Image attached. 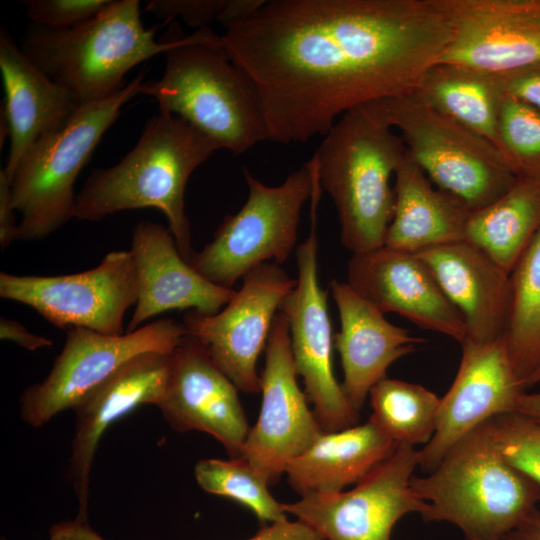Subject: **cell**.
Here are the masks:
<instances>
[{
  "instance_id": "cell-9",
  "label": "cell",
  "mask_w": 540,
  "mask_h": 540,
  "mask_svg": "<svg viewBox=\"0 0 540 540\" xmlns=\"http://www.w3.org/2000/svg\"><path fill=\"white\" fill-rule=\"evenodd\" d=\"M249 194L242 208L222 220L211 242L188 263L210 282L232 289L256 267L280 264L292 252L301 209L313 189L310 161L278 186H267L243 169Z\"/></svg>"
},
{
  "instance_id": "cell-27",
  "label": "cell",
  "mask_w": 540,
  "mask_h": 540,
  "mask_svg": "<svg viewBox=\"0 0 540 540\" xmlns=\"http://www.w3.org/2000/svg\"><path fill=\"white\" fill-rule=\"evenodd\" d=\"M414 93L498 149L499 118L505 97L499 75L437 62L426 71Z\"/></svg>"
},
{
  "instance_id": "cell-39",
  "label": "cell",
  "mask_w": 540,
  "mask_h": 540,
  "mask_svg": "<svg viewBox=\"0 0 540 540\" xmlns=\"http://www.w3.org/2000/svg\"><path fill=\"white\" fill-rule=\"evenodd\" d=\"M0 338L16 343L28 351H36L53 344L52 340L35 335L19 322L4 317L0 319Z\"/></svg>"
},
{
  "instance_id": "cell-2",
  "label": "cell",
  "mask_w": 540,
  "mask_h": 540,
  "mask_svg": "<svg viewBox=\"0 0 540 540\" xmlns=\"http://www.w3.org/2000/svg\"><path fill=\"white\" fill-rule=\"evenodd\" d=\"M219 146L183 118L160 112L115 165L96 169L77 193L75 218L99 221L132 209L155 208L167 218L181 256L195 253L185 213V189L196 168Z\"/></svg>"
},
{
  "instance_id": "cell-33",
  "label": "cell",
  "mask_w": 540,
  "mask_h": 540,
  "mask_svg": "<svg viewBox=\"0 0 540 540\" xmlns=\"http://www.w3.org/2000/svg\"><path fill=\"white\" fill-rule=\"evenodd\" d=\"M491 425L503 457L540 489V424L512 412L492 418Z\"/></svg>"
},
{
  "instance_id": "cell-32",
  "label": "cell",
  "mask_w": 540,
  "mask_h": 540,
  "mask_svg": "<svg viewBox=\"0 0 540 540\" xmlns=\"http://www.w3.org/2000/svg\"><path fill=\"white\" fill-rule=\"evenodd\" d=\"M498 149L517 178H540V111L505 95Z\"/></svg>"
},
{
  "instance_id": "cell-18",
  "label": "cell",
  "mask_w": 540,
  "mask_h": 540,
  "mask_svg": "<svg viewBox=\"0 0 540 540\" xmlns=\"http://www.w3.org/2000/svg\"><path fill=\"white\" fill-rule=\"evenodd\" d=\"M156 407L175 431L207 433L230 458L241 457L250 427L238 388L196 338L186 334L172 352L166 389Z\"/></svg>"
},
{
  "instance_id": "cell-16",
  "label": "cell",
  "mask_w": 540,
  "mask_h": 540,
  "mask_svg": "<svg viewBox=\"0 0 540 540\" xmlns=\"http://www.w3.org/2000/svg\"><path fill=\"white\" fill-rule=\"evenodd\" d=\"M451 37L439 63L504 75L540 65V0H434Z\"/></svg>"
},
{
  "instance_id": "cell-5",
  "label": "cell",
  "mask_w": 540,
  "mask_h": 540,
  "mask_svg": "<svg viewBox=\"0 0 540 540\" xmlns=\"http://www.w3.org/2000/svg\"><path fill=\"white\" fill-rule=\"evenodd\" d=\"M138 0H111L88 21L66 29L34 24L22 34L26 57L81 104L106 99L126 85L135 66L179 44L185 34L172 22L160 40L141 21Z\"/></svg>"
},
{
  "instance_id": "cell-11",
  "label": "cell",
  "mask_w": 540,
  "mask_h": 540,
  "mask_svg": "<svg viewBox=\"0 0 540 540\" xmlns=\"http://www.w3.org/2000/svg\"><path fill=\"white\" fill-rule=\"evenodd\" d=\"M322 188L314 182L310 196V233L296 250V285L282 301L279 311L287 318L291 352L305 395L324 432L357 424L359 412L348 402L333 370V335L327 295L318 281V205Z\"/></svg>"
},
{
  "instance_id": "cell-15",
  "label": "cell",
  "mask_w": 540,
  "mask_h": 540,
  "mask_svg": "<svg viewBox=\"0 0 540 540\" xmlns=\"http://www.w3.org/2000/svg\"><path fill=\"white\" fill-rule=\"evenodd\" d=\"M289 325L279 311L265 347L260 375L262 403L240 458L249 462L270 485L285 473L288 463L324 432L297 383Z\"/></svg>"
},
{
  "instance_id": "cell-10",
  "label": "cell",
  "mask_w": 540,
  "mask_h": 540,
  "mask_svg": "<svg viewBox=\"0 0 540 540\" xmlns=\"http://www.w3.org/2000/svg\"><path fill=\"white\" fill-rule=\"evenodd\" d=\"M182 322L161 318L122 335L86 328L67 330L65 344L48 375L20 395V416L41 427L59 413L74 409L85 397L134 357L171 353L186 335Z\"/></svg>"
},
{
  "instance_id": "cell-36",
  "label": "cell",
  "mask_w": 540,
  "mask_h": 540,
  "mask_svg": "<svg viewBox=\"0 0 540 540\" xmlns=\"http://www.w3.org/2000/svg\"><path fill=\"white\" fill-rule=\"evenodd\" d=\"M499 76L505 95L540 111V65Z\"/></svg>"
},
{
  "instance_id": "cell-31",
  "label": "cell",
  "mask_w": 540,
  "mask_h": 540,
  "mask_svg": "<svg viewBox=\"0 0 540 540\" xmlns=\"http://www.w3.org/2000/svg\"><path fill=\"white\" fill-rule=\"evenodd\" d=\"M194 475L204 491L247 507L263 524L287 519L282 503L268 489V480L243 458L200 460Z\"/></svg>"
},
{
  "instance_id": "cell-17",
  "label": "cell",
  "mask_w": 540,
  "mask_h": 540,
  "mask_svg": "<svg viewBox=\"0 0 540 540\" xmlns=\"http://www.w3.org/2000/svg\"><path fill=\"white\" fill-rule=\"evenodd\" d=\"M452 385L440 398L431 440L419 450L418 466L429 473L465 435L501 414L517 412L525 386L517 375L504 338L465 339Z\"/></svg>"
},
{
  "instance_id": "cell-41",
  "label": "cell",
  "mask_w": 540,
  "mask_h": 540,
  "mask_svg": "<svg viewBox=\"0 0 540 540\" xmlns=\"http://www.w3.org/2000/svg\"><path fill=\"white\" fill-rule=\"evenodd\" d=\"M517 412L540 424V392H524L518 401Z\"/></svg>"
},
{
  "instance_id": "cell-35",
  "label": "cell",
  "mask_w": 540,
  "mask_h": 540,
  "mask_svg": "<svg viewBox=\"0 0 540 540\" xmlns=\"http://www.w3.org/2000/svg\"><path fill=\"white\" fill-rule=\"evenodd\" d=\"M228 0H152L145 7L158 18H179L196 30L210 28L219 22Z\"/></svg>"
},
{
  "instance_id": "cell-29",
  "label": "cell",
  "mask_w": 540,
  "mask_h": 540,
  "mask_svg": "<svg viewBox=\"0 0 540 540\" xmlns=\"http://www.w3.org/2000/svg\"><path fill=\"white\" fill-rule=\"evenodd\" d=\"M510 283V313L503 338L524 385L540 365V231L510 273Z\"/></svg>"
},
{
  "instance_id": "cell-28",
  "label": "cell",
  "mask_w": 540,
  "mask_h": 540,
  "mask_svg": "<svg viewBox=\"0 0 540 540\" xmlns=\"http://www.w3.org/2000/svg\"><path fill=\"white\" fill-rule=\"evenodd\" d=\"M539 231L540 178H518L495 201L471 212L464 240L510 274Z\"/></svg>"
},
{
  "instance_id": "cell-12",
  "label": "cell",
  "mask_w": 540,
  "mask_h": 540,
  "mask_svg": "<svg viewBox=\"0 0 540 540\" xmlns=\"http://www.w3.org/2000/svg\"><path fill=\"white\" fill-rule=\"evenodd\" d=\"M0 296L31 307L61 329L122 335L124 315L138 297L134 258L130 250L112 251L96 267L69 275L1 272Z\"/></svg>"
},
{
  "instance_id": "cell-19",
  "label": "cell",
  "mask_w": 540,
  "mask_h": 540,
  "mask_svg": "<svg viewBox=\"0 0 540 540\" xmlns=\"http://www.w3.org/2000/svg\"><path fill=\"white\" fill-rule=\"evenodd\" d=\"M346 283L384 314L397 313L422 329L444 334L459 343L466 339L463 318L415 253L384 245L352 254Z\"/></svg>"
},
{
  "instance_id": "cell-30",
  "label": "cell",
  "mask_w": 540,
  "mask_h": 540,
  "mask_svg": "<svg viewBox=\"0 0 540 540\" xmlns=\"http://www.w3.org/2000/svg\"><path fill=\"white\" fill-rule=\"evenodd\" d=\"M369 420L397 445H426L437 424L440 398L424 386L384 378L369 392Z\"/></svg>"
},
{
  "instance_id": "cell-21",
  "label": "cell",
  "mask_w": 540,
  "mask_h": 540,
  "mask_svg": "<svg viewBox=\"0 0 540 540\" xmlns=\"http://www.w3.org/2000/svg\"><path fill=\"white\" fill-rule=\"evenodd\" d=\"M131 244L138 297L126 332L168 311L187 309L216 314L236 292L199 274L181 256L170 230L160 224L139 222L133 229Z\"/></svg>"
},
{
  "instance_id": "cell-14",
  "label": "cell",
  "mask_w": 540,
  "mask_h": 540,
  "mask_svg": "<svg viewBox=\"0 0 540 540\" xmlns=\"http://www.w3.org/2000/svg\"><path fill=\"white\" fill-rule=\"evenodd\" d=\"M296 285L278 264L264 263L242 278V286L213 315L194 310L185 313L186 333L196 338L212 360L246 393L261 391L257 360L266 347L280 305Z\"/></svg>"
},
{
  "instance_id": "cell-7",
  "label": "cell",
  "mask_w": 540,
  "mask_h": 540,
  "mask_svg": "<svg viewBox=\"0 0 540 540\" xmlns=\"http://www.w3.org/2000/svg\"><path fill=\"white\" fill-rule=\"evenodd\" d=\"M146 71L110 97L82 105L60 129L34 143L8 177L21 214L18 240L44 239L75 218V182L121 108L140 94Z\"/></svg>"
},
{
  "instance_id": "cell-40",
  "label": "cell",
  "mask_w": 540,
  "mask_h": 540,
  "mask_svg": "<svg viewBox=\"0 0 540 540\" xmlns=\"http://www.w3.org/2000/svg\"><path fill=\"white\" fill-rule=\"evenodd\" d=\"M504 540H540V509L534 508Z\"/></svg>"
},
{
  "instance_id": "cell-38",
  "label": "cell",
  "mask_w": 540,
  "mask_h": 540,
  "mask_svg": "<svg viewBox=\"0 0 540 540\" xmlns=\"http://www.w3.org/2000/svg\"><path fill=\"white\" fill-rule=\"evenodd\" d=\"M16 209L12 202L10 182L4 169L0 171V246L4 251L18 240Z\"/></svg>"
},
{
  "instance_id": "cell-22",
  "label": "cell",
  "mask_w": 540,
  "mask_h": 540,
  "mask_svg": "<svg viewBox=\"0 0 540 540\" xmlns=\"http://www.w3.org/2000/svg\"><path fill=\"white\" fill-rule=\"evenodd\" d=\"M330 287L340 319L334 340L344 374L341 387L359 412L371 388L386 378L388 368L426 340L389 322L346 282L333 280Z\"/></svg>"
},
{
  "instance_id": "cell-20",
  "label": "cell",
  "mask_w": 540,
  "mask_h": 540,
  "mask_svg": "<svg viewBox=\"0 0 540 540\" xmlns=\"http://www.w3.org/2000/svg\"><path fill=\"white\" fill-rule=\"evenodd\" d=\"M172 352L140 354L85 397L73 410L69 478L78 501L77 520L87 522L90 475L105 431L141 405L157 406L168 381Z\"/></svg>"
},
{
  "instance_id": "cell-25",
  "label": "cell",
  "mask_w": 540,
  "mask_h": 540,
  "mask_svg": "<svg viewBox=\"0 0 540 540\" xmlns=\"http://www.w3.org/2000/svg\"><path fill=\"white\" fill-rule=\"evenodd\" d=\"M394 212L385 246L411 253L464 240L471 211L435 186L406 155L394 176Z\"/></svg>"
},
{
  "instance_id": "cell-4",
  "label": "cell",
  "mask_w": 540,
  "mask_h": 540,
  "mask_svg": "<svg viewBox=\"0 0 540 540\" xmlns=\"http://www.w3.org/2000/svg\"><path fill=\"white\" fill-rule=\"evenodd\" d=\"M140 94L154 98L160 112L183 118L233 154L268 140L256 85L232 62L221 35L211 28L187 34L168 50L162 76L143 81Z\"/></svg>"
},
{
  "instance_id": "cell-1",
  "label": "cell",
  "mask_w": 540,
  "mask_h": 540,
  "mask_svg": "<svg viewBox=\"0 0 540 540\" xmlns=\"http://www.w3.org/2000/svg\"><path fill=\"white\" fill-rule=\"evenodd\" d=\"M451 28L434 0H265L222 44L256 85L268 140L324 136L349 110L413 93Z\"/></svg>"
},
{
  "instance_id": "cell-6",
  "label": "cell",
  "mask_w": 540,
  "mask_h": 540,
  "mask_svg": "<svg viewBox=\"0 0 540 540\" xmlns=\"http://www.w3.org/2000/svg\"><path fill=\"white\" fill-rule=\"evenodd\" d=\"M411 486L427 503L424 521L450 523L466 540H504L540 501L539 487L501 454L491 419Z\"/></svg>"
},
{
  "instance_id": "cell-23",
  "label": "cell",
  "mask_w": 540,
  "mask_h": 540,
  "mask_svg": "<svg viewBox=\"0 0 540 540\" xmlns=\"http://www.w3.org/2000/svg\"><path fill=\"white\" fill-rule=\"evenodd\" d=\"M415 254L463 318L466 339L491 342L504 336L511 305L510 274L466 240Z\"/></svg>"
},
{
  "instance_id": "cell-42",
  "label": "cell",
  "mask_w": 540,
  "mask_h": 540,
  "mask_svg": "<svg viewBox=\"0 0 540 540\" xmlns=\"http://www.w3.org/2000/svg\"><path fill=\"white\" fill-rule=\"evenodd\" d=\"M539 383H540V365L533 373H531L526 378V380L524 381V386L525 388H527V387H532L534 385H537Z\"/></svg>"
},
{
  "instance_id": "cell-13",
  "label": "cell",
  "mask_w": 540,
  "mask_h": 540,
  "mask_svg": "<svg viewBox=\"0 0 540 540\" xmlns=\"http://www.w3.org/2000/svg\"><path fill=\"white\" fill-rule=\"evenodd\" d=\"M419 450L398 445L395 451L348 490L332 494L310 493L282 503L291 514L324 540H392L396 523L419 513L427 503L413 490L411 479Z\"/></svg>"
},
{
  "instance_id": "cell-34",
  "label": "cell",
  "mask_w": 540,
  "mask_h": 540,
  "mask_svg": "<svg viewBox=\"0 0 540 540\" xmlns=\"http://www.w3.org/2000/svg\"><path fill=\"white\" fill-rule=\"evenodd\" d=\"M111 0H26L31 24L66 29L80 25L103 10Z\"/></svg>"
},
{
  "instance_id": "cell-26",
  "label": "cell",
  "mask_w": 540,
  "mask_h": 540,
  "mask_svg": "<svg viewBox=\"0 0 540 540\" xmlns=\"http://www.w3.org/2000/svg\"><path fill=\"white\" fill-rule=\"evenodd\" d=\"M397 446L368 419L340 431L323 432L288 463L284 474L300 496L338 493L360 482Z\"/></svg>"
},
{
  "instance_id": "cell-3",
  "label": "cell",
  "mask_w": 540,
  "mask_h": 540,
  "mask_svg": "<svg viewBox=\"0 0 540 540\" xmlns=\"http://www.w3.org/2000/svg\"><path fill=\"white\" fill-rule=\"evenodd\" d=\"M405 155L379 101L343 114L315 150L320 185L336 206L341 242L352 254L385 245L394 212L391 179Z\"/></svg>"
},
{
  "instance_id": "cell-8",
  "label": "cell",
  "mask_w": 540,
  "mask_h": 540,
  "mask_svg": "<svg viewBox=\"0 0 540 540\" xmlns=\"http://www.w3.org/2000/svg\"><path fill=\"white\" fill-rule=\"evenodd\" d=\"M407 154L439 189L473 212L518 179L488 140L438 112L414 92L379 100Z\"/></svg>"
},
{
  "instance_id": "cell-24",
  "label": "cell",
  "mask_w": 540,
  "mask_h": 540,
  "mask_svg": "<svg viewBox=\"0 0 540 540\" xmlns=\"http://www.w3.org/2000/svg\"><path fill=\"white\" fill-rule=\"evenodd\" d=\"M0 70L5 94L1 129L10 142L4 170L10 177L23 154L42 137L62 128L82 105L33 64L3 28Z\"/></svg>"
},
{
  "instance_id": "cell-37",
  "label": "cell",
  "mask_w": 540,
  "mask_h": 540,
  "mask_svg": "<svg viewBox=\"0 0 540 540\" xmlns=\"http://www.w3.org/2000/svg\"><path fill=\"white\" fill-rule=\"evenodd\" d=\"M95 540H106L100 535ZM247 540H324L314 529L295 519H284L264 526Z\"/></svg>"
},
{
  "instance_id": "cell-43",
  "label": "cell",
  "mask_w": 540,
  "mask_h": 540,
  "mask_svg": "<svg viewBox=\"0 0 540 540\" xmlns=\"http://www.w3.org/2000/svg\"><path fill=\"white\" fill-rule=\"evenodd\" d=\"M50 540H78V539L70 535H67L63 532H60L59 530L52 527L50 530Z\"/></svg>"
}]
</instances>
